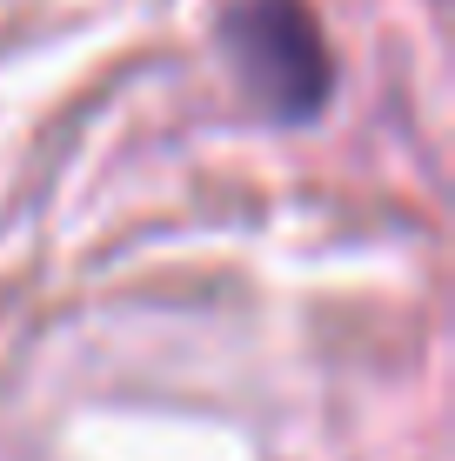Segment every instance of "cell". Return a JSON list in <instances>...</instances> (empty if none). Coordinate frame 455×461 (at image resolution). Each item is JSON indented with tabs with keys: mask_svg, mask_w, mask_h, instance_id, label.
<instances>
[{
	"mask_svg": "<svg viewBox=\"0 0 455 461\" xmlns=\"http://www.w3.org/2000/svg\"><path fill=\"white\" fill-rule=\"evenodd\" d=\"M222 54L241 94L281 127L315 121L335 94V60L308 0H234L222 21Z\"/></svg>",
	"mask_w": 455,
	"mask_h": 461,
	"instance_id": "obj_1",
	"label": "cell"
}]
</instances>
